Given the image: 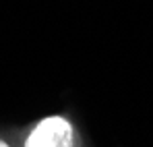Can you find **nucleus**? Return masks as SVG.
Here are the masks:
<instances>
[{"mask_svg":"<svg viewBox=\"0 0 153 147\" xmlns=\"http://www.w3.org/2000/svg\"><path fill=\"white\" fill-rule=\"evenodd\" d=\"M25 147H75V126L64 116H46L31 128Z\"/></svg>","mask_w":153,"mask_h":147,"instance_id":"obj_1","label":"nucleus"},{"mask_svg":"<svg viewBox=\"0 0 153 147\" xmlns=\"http://www.w3.org/2000/svg\"><path fill=\"white\" fill-rule=\"evenodd\" d=\"M0 147H8V143L6 141H0Z\"/></svg>","mask_w":153,"mask_h":147,"instance_id":"obj_2","label":"nucleus"}]
</instances>
